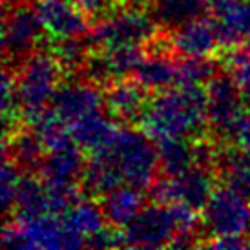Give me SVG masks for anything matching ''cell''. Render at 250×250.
<instances>
[{"instance_id": "cell-1", "label": "cell", "mask_w": 250, "mask_h": 250, "mask_svg": "<svg viewBox=\"0 0 250 250\" xmlns=\"http://www.w3.org/2000/svg\"><path fill=\"white\" fill-rule=\"evenodd\" d=\"M141 130L153 141L165 137H201L208 125L207 86L179 84V88L159 91L148 101L139 117Z\"/></svg>"}, {"instance_id": "cell-2", "label": "cell", "mask_w": 250, "mask_h": 250, "mask_svg": "<svg viewBox=\"0 0 250 250\" xmlns=\"http://www.w3.org/2000/svg\"><path fill=\"white\" fill-rule=\"evenodd\" d=\"M152 141V137L143 130L139 132L132 128H119L113 143L97 155H104L110 161L125 185H132L141 190L152 188L159 170V153Z\"/></svg>"}, {"instance_id": "cell-3", "label": "cell", "mask_w": 250, "mask_h": 250, "mask_svg": "<svg viewBox=\"0 0 250 250\" xmlns=\"http://www.w3.org/2000/svg\"><path fill=\"white\" fill-rule=\"evenodd\" d=\"M2 245L13 250L83 249L86 239L66 229L59 214H39L33 217H13L2 232Z\"/></svg>"}, {"instance_id": "cell-4", "label": "cell", "mask_w": 250, "mask_h": 250, "mask_svg": "<svg viewBox=\"0 0 250 250\" xmlns=\"http://www.w3.org/2000/svg\"><path fill=\"white\" fill-rule=\"evenodd\" d=\"M61 75L62 68L51 51H33L21 61V66L15 73V86L24 121L51 104L61 86Z\"/></svg>"}, {"instance_id": "cell-5", "label": "cell", "mask_w": 250, "mask_h": 250, "mask_svg": "<svg viewBox=\"0 0 250 250\" xmlns=\"http://www.w3.org/2000/svg\"><path fill=\"white\" fill-rule=\"evenodd\" d=\"M157 22L143 7H126L108 13L91 28L88 41L93 48L110 49L119 46H146L157 37Z\"/></svg>"}, {"instance_id": "cell-6", "label": "cell", "mask_w": 250, "mask_h": 250, "mask_svg": "<svg viewBox=\"0 0 250 250\" xmlns=\"http://www.w3.org/2000/svg\"><path fill=\"white\" fill-rule=\"evenodd\" d=\"M203 225L212 237L250 236V203L234 188L215 187L203 214Z\"/></svg>"}, {"instance_id": "cell-7", "label": "cell", "mask_w": 250, "mask_h": 250, "mask_svg": "<svg viewBox=\"0 0 250 250\" xmlns=\"http://www.w3.org/2000/svg\"><path fill=\"white\" fill-rule=\"evenodd\" d=\"M125 247L133 249H161L170 247L177 234V223L170 205L153 203L143 207L139 214L123 229Z\"/></svg>"}, {"instance_id": "cell-8", "label": "cell", "mask_w": 250, "mask_h": 250, "mask_svg": "<svg viewBox=\"0 0 250 250\" xmlns=\"http://www.w3.org/2000/svg\"><path fill=\"white\" fill-rule=\"evenodd\" d=\"M215 190V179L210 168L194 165L187 172L177 175H165L163 181L152 185V197L157 203H187L201 210L207 207Z\"/></svg>"}, {"instance_id": "cell-9", "label": "cell", "mask_w": 250, "mask_h": 250, "mask_svg": "<svg viewBox=\"0 0 250 250\" xmlns=\"http://www.w3.org/2000/svg\"><path fill=\"white\" fill-rule=\"evenodd\" d=\"M44 26L35 6L19 2L6 11L2 24V48L7 61H24L42 41Z\"/></svg>"}, {"instance_id": "cell-10", "label": "cell", "mask_w": 250, "mask_h": 250, "mask_svg": "<svg viewBox=\"0 0 250 250\" xmlns=\"http://www.w3.org/2000/svg\"><path fill=\"white\" fill-rule=\"evenodd\" d=\"M207 97H208L210 128L225 139L234 123L247 110L245 108L247 103L230 75H215L207 84Z\"/></svg>"}, {"instance_id": "cell-11", "label": "cell", "mask_w": 250, "mask_h": 250, "mask_svg": "<svg viewBox=\"0 0 250 250\" xmlns=\"http://www.w3.org/2000/svg\"><path fill=\"white\" fill-rule=\"evenodd\" d=\"M141 46H119L110 49H97L88 57L86 71L93 83H113L119 79H128L135 75L137 68L145 59Z\"/></svg>"}, {"instance_id": "cell-12", "label": "cell", "mask_w": 250, "mask_h": 250, "mask_svg": "<svg viewBox=\"0 0 250 250\" xmlns=\"http://www.w3.org/2000/svg\"><path fill=\"white\" fill-rule=\"evenodd\" d=\"M97 84V83H95ZM91 83H66L61 84L51 101V110L70 126L91 113L103 111L104 93Z\"/></svg>"}, {"instance_id": "cell-13", "label": "cell", "mask_w": 250, "mask_h": 250, "mask_svg": "<svg viewBox=\"0 0 250 250\" xmlns=\"http://www.w3.org/2000/svg\"><path fill=\"white\" fill-rule=\"evenodd\" d=\"M35 7L51 41L83 37L88 33V17L71 0H37Z\"/></svg>"}, {"instance_id": "cell-14", "label": "cell", "mask_w": 250, "mask_h": 250, "mask_svg": "<svg viewBox=\"0 0 250 250\" xmlns=\"http://www.w3.org/2000/svg\"><path fill=\"white\" fill-rule=\"evenodd\" d=\"M172 31L170 46L181 57H212L223 46L217 24L205 17L194 19Z\"/></svg>"}, {"instance_id": "cell-15", "label": "cell", "mask_w": 250, "mask_h": 250, "mask_svg": "<svg viewBox=\"0 0 250 250\" xmlns=\"http://www.w3.org/2000/svg\"><path fill=\"white\" fill-rule=\"evenodd\" d=\"M84 167L86 163L83 157V148L77 143H71L70 146L46 153L39 172L41 179L48 187L75 188L77 181L83 177Z\"/></svg>"}, {"instance_id": "cell-16", "label": "cell", "mask_w": 250, "mask_h": 250, "mask_svg": "<svg viewBox=\"0 0 250 250\" xmlns=\"http://www.w3.org/2000/svg\"><path fill=\"white\" fill-rule=\"evenodd\" d=\"M148 97L146 90L135 79H119L108 84V90L104 91V108L108 110L113 119L119 121H139L143 115Z\"/></svg>"}, {"instance_id": "cell-17", "label": "cell", "mask_w": 250, "mask_h": 250, "mask_svg": "<svg viewBox=\"0 0 250 250\" xmlns=\"http://www.w3.org/2000/svg\"><path fill=\"white\" fill-rule=\"evenodd\" d=\"M70 132L73 141L83 148V152L97 155L113 143L119 133V126L106 119L103 111H97L70 125Z\"/></svg>"}, {"instance_id": "cell-18", "label": "cell", "mask_w": 250, "mask_h": 250, "mask_svg": "<svg viewBox=\"0 0 250 250\" xmlns=\"http://www.w3.org/2000/svg\"><path fill=\"white\" fill-rule=\"evenodd\" d=\"M133 79L145 88L146 91H165L179 84V64L168 53L150 51V55L143 59Z\"/></svg>"}, {"instance_id": "cell-19", "label": "cell", "mask_w": 250, "mask_h": 250, "mask_svg": "<svg viewBox=\"0 0 250 250\" xmlns=\"http://www.w3.org/2000/svg\"><path fill=\"white\" fill-rule=\"evenodd\" d=\"M143 203H145V197L141 188L132 185H121L101 197V207H103L106 221L117 229H125L139 214L143 210Z\"/></svg>"}, {"instance_id": "cell-20", "label": "cell", "mask_w": 250, "mask_h": 250, "mask_svg": "<svg viewBox=\"0 0 250 250\" xmlns=\"http://www.w3.org/2000/svg\"><path fill=\"white\" fill-rule=\"evenodd\" d=\"M2 150L24 172L39 170L48 153L46 146L42 145L39 135L31 128H17L9 137H4Z\"/></svg>"}, {"instance_id": "cell-21", "label": "cell", "mask_w": 250, "mask_h": 250, "mask_svg": "<svg viewBox=\"0 0 250 250\" xmlns=\"http://www.w3.org/2000/svg\"><path fill=\"white\" fill-rule=\"evenodd\" d=\"M215 24L225 48L250 46V0H241L227 13L215 17Z\"/></svg>"}, {"instance_id": "cell-22", "label": "cell", "mask_w": 250, "mask_h": 250, "mask_svg": "<svg viewBox=\"0 0 250 250\" xmlns=\"http://www.w3.org/2000/svg\"><path fill=\"white\" fill-rule=\"evenodd\" d=\"M208 11L207 0H153L152 15L167 29H175Z\"/></svg>"}, {"instance_id": "cell-23", "label": "cell", "mask_w": 250, "mask_h": 250, "mask_svg": "<svg viewBox=\"0 0 250 250\" xmlns=\"http://www.w3.org/2000/svg\"><path fill=\"white\" fill-rule=\"evenodd\" d=\"M61 217L66 229L86 239V247H88L90 236H93L99 229H103L106 221L103 207H99L91 199H77L68 207L66 212L61 214Z\"/></svg>"}, {"instance_id": "cell-24", "label": "cell", "mask_w": 250, "mask_h": 250, "mask_svg": "<svg viewBox=\"0 0 250 250\" xmlns=\"http://www.w3.org/2000/svg\"><path fill=\"white\" fill-rule=\"evenodd\" d=\"M159 170L163 175H177L195 165L194 143L187 137H165L157 141Z\"/></svg>"}, {"instance_id": "cell-25", "label": "cell", "mask_w": 250, "mask_h": 250, "mask_svg": "<svg viewBox=\"0 0 250 250\" xmlns=\"http://www.w3.org/2000/svg\"><path fill=\"white\" fill-rule=\"evenodd\" d=\"M49 212L48 190L42 179L33 175H22L17 190V199L13 207V217H33Z\"/></svg>"}, {"instance_id": "cell-26", "label": "cell", "mask_w": 250, "mask_h": 250, "mask_svg": "<svg viewBox=\"0 0 250 250\" xmlns=\"http://www.w3.org/2000/svg\"><path fill=\"white\" fill-rule=\"evenodd\" d=\"M81 185L90 195H104L113 188L125 185V181L104 155H91L90 163L84 167Z\"/></svg>"}, {"instance_id": "cell-27", "label": "cell", "mask_w": 250, "mask_h": 250, "mask_svg": "<svg viewBox=\"0 0 250 250\" xmlns=\"http://www.w3.org/2000/svg\"><path fill=\"white\" fill-rule=\"evenodd\" d=\"M217 159L223 172V185L250 199V153L230 146L221 153V157L217 155Z\"/></svg>"}, {"instance_id": "cell-28", "label": "cell", "mask_w": 250, "mask_h": 250, "mask_svg": "<svg viewBox=\"0 0 250 250\" xmlns=\"http://www.w3.org/2000/svg\"><path fill=\"white\" fill-rule=\"evenodd\" d=\"M51 53L61 64L62 71L73 73L86 66L88 62V46H84V41L81 37H70V39H61L53 41Z\"/></svg>"}, {"instance_id": "cell-29", "label": "cell", "mask_w": 250, "mask_h": 250, "mask_svg": "<svg viewBox=\"0 0 250 250\" xmlns=\"http://www.w3.org/2000/svg\"><path fill=\"white\" fill-rule=\"evenodd\" d=\"M225 66L229 68L230 77L234 79L245 103L250 104V46L230 49L225 57Z\"/></svg>"}, {"instance_id": "cell-30", "label": "cell", "mask_w": 250, "mask_h": 250, "mask_svg": "<svg viewBox=\"0 0 250 250\" xmlns=\"http://www.w3.org/2000/svg\"><path fill=\"white\" fill-rule=\"evenodd\" d=\"M215 62L210 57H183L179 62V84H207L215 77Z\"/></svg>"}, {"instance_id": "cell-31", "label": "cell", "mask_w": 250, "mask_h": 250, "mask_svg": "<svg viewBox=\"0 0 250 250\" xmlns=\"http://www.w3.org/2000/svg\"><path fill=\"white\" fill-rule=\"evenodd\" d=\"M19 170H21V167L9 155L4 153L2 172H0V195H2V207H4L6 214L13 212L15 199H17V190H19V183H21Z\"/></svg>"}, {"instance_id": "cell-32", "label": "cell", "mask_w": 250, "mask_h": 250, "mask_svg": "<svg viewBox=\"0 0 250 250\" xmlns=\"http://www.w3.org/2000/svg\"><path fill=\"white\" fill-rule=\"evenodd\" d=\"M225 139L229 141L230 146L250 153V110L243 111V115L234 123Z\"/></svg>"}, {"instance_id": "cell-33", "label": "cell", "mask_w": 250, "mask_h": 250, "mask_svg": "<svg viewBox=\"0 0 250 250\" xmlns=\"http://www.w3.org/2000/svg\"><path fill=\"white\" fill-rule=\"evenodd\" d=\"M123 245H125L123 229H117L110 223H108V227L104 225L103 229H99L88 239V247H91V249H117Z\"/></svg>"}, {"instance_id": "cell-34", "label": "cell", "mask_w": 250, "mask_h": 250, "mask_svg": "<svg viewBox=\"0 0 250 250\" xmlns=\"http://www.w3.org/2000/svg\"><path fill=\"white\" fill-rule=\"evenodd\" d=\"M71 2L90 19H103L115 7V0H71Z\"/></svg>"}, {"instance_id": "cell-35", "label": "cell", "mask_w": 250, "mask_h": 250, "mask_svg": "<svg viewBox=\"0 0 250 250\" xmlns=\"http://www.w3.org/2000/svg\"><path fill=\"white\" fill-rule=\"evenodd\" d=\"M205 245L212 249H247L250 247V236H217Z\"/></svg>"}, {"instance_id": "cell-36", "label": "cell", "mask_w": 250, "mask_h": 250, "mask_svg": "<svg viewBox=\"0 0 250 250\" xmlns=\"http://www.w3.org/2000/svg\"><path fill=\"white\" fill-rule=\"evenodd\" d=\"M241 0H207V6H208V11L214 17H219V15L227 13L229 9L239 4Z\"/></svg>"}, {"instance_id": "cell-37", "label": "cell", "mask_w": 250, "mask_h": 250, "mask_svg": "<svg viewBox=\"0 0 250 250\" xmlns=\"http://www.w3.org/2000/svg\"><path fill=\"white\" fill-rule=\"evenodd\" d=\"M128 4H132V6H137V7H145L148 4H152L153 0H126Z\"/></svg>"}, {"instance_id": "cell-38", "label": "cell", "mask_w": 250, "mask_h": 250, "mask_svg": "<svg viewBox=\"0 0 250 250\" xmlns=\"http://www.w3.org/2000/svg\"><path fill=\"white\" fill-rule=\"evenodd\" d=\"M19 2H22V0H4V6L11 7V6H15V4H19Z\"/></svg>"}]
</instances>
